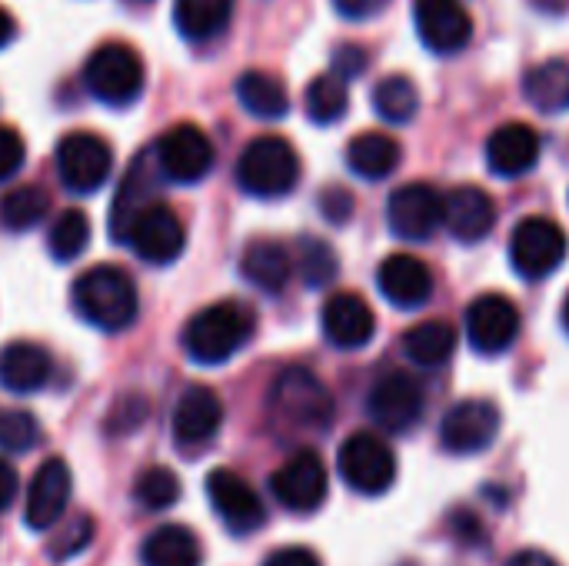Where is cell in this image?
<instances>
[{"label": "cell", "mask_w": 569, "mask_h": 566, "mask_svg": "<svg viewBox=\"0 0 569 566\" xmlns=\"http://www.w3.org/2000/svg\"><path fill=\"white\" fill-rule=\"evenodd\" d=\"M207 497H210L213 514L233 537H250L267 520V510H263V500L257 497V490L227 467H220L207 477Z\"/></svg>", "instance_id": "16"}, {"label": "cell", "mask_w": 569, "mask_h": 566, "mask_svg": "<svg viewBox=\"0 0 569 566\" xmlns=\"http://www.w3.org/2000/svg\"><path fill=\"white\" fill-rule=\"evenodd\" d=\"M70 300L77 317L103 334L127 330L140 314V300L130 274L113 264H97L83 270L70 287Z\"/></svg>", "instance_id": "2"}, {"label": "cell", "mask_w": 569, "mask_h": 566, "mask_svg": "<svg viewBox=\"0 0 569 566\" xmlns=\"http://www.w3.org/2000/svg\"><path fill=\"white\" fill-rule=\"evenodd\" d=\"M457 344H460V334L453 324L447 320H423V324H413L400 347H403V357L420 367V370H437L443 364H450V357L457 354Z\"/></svg>", "instance_id": "26"}, {"label": "cell", "mask_w": 569, "mask_h": 566, "mask_svg": "<svg viewBox=\"0 0 569 566\" xmlns=\"http://www.w3.org/2000/svg\"><path fill=\"white\" fill-rule=\"evenodd\" d=\"M423 410H427V394L420 380L403 370L383 374L367 394V417L373 420L377 430L393 437L410 434L423 420Z\"/></svg>", "instance_id": "8"}, {"label": "cell", "mask_w": 569, "mask_h": 566, "mask_svg": "<svg viewBox=\"0 0 569 566\" xmlns=\"http://www.w3.org/2000/svg\"><path fill=\"white\" fill-rule=\"evenodd\" d=\"M257 334V314L250 304L220 300L203 307L183 327V350L200 367H220L237 357Z\"/></svg>", "instance_id": "1"}, {"label": "cell", "mask_w": 569, "mask_h": 566, "mask_svg": "<svg viewBox=\"0 0 569 566\" xmlns=\"http://www.w3.org/2000/svg\"><path fill=\"white\" fill-rule=\"evenodd\" d=\"M53 377V360L40 344H7L0 350V387L13 397H30L43 390Z\"/></svg>", "instance_id": "25"}, {"label": "cell", "mask_w": 569, "mask_h": 566, "mask_svg": "<svg viewBox=\"0 0 569 566\" xmlns=\"http://www.w3.org/2000/svg\"><path fill=\"white\" fill-rule=\"evenodd\" d=\"M560 320H563V327H567V334H569V294H567V300H563V310H560Z\"/></svg>", "instance_id": "49"}, {"label": "cell", "mask_w": 569, "mask_h": 566, "mask_svg": "<svg viewBox=\"0 0 569 566\" xmlns=\"http://www.w3.org/2000/svg\"><path fill=\"white\" fill-rule=\"evenodd\" d=\"M300 274H303L307 287H327L337 277V254L323 240H303Z\"/></svg>", "instance_id": "40"}, {"label": "cell", "mask_w": 569, "mask_h": 566, "mask_svg": "<svg viewBox=\"0 0 569 566\" xmlns=\"http://www.w3.org/2000/svg\"><path fill=\"white\" fill-rule=\"evenodd\" d=\"M510 264L523 280H547L569 254L567 230L550 217H527L510 234Z\"/></svg>", "instance_id": "7"}, {"label": "cell", "mask_w": 569, "mask_h": 566, "mask_svg": "<svg viewBox=\"0 0 569 566\" xmlns=\"http://www.w3.org/2000/svg\"><path fill=\"white\" fill-rule=\"evenodd\" d=\"M543 140L530 123L510 120L487 137V167L503 180H517L540 163Z\"/></svg>", "instance_id": "22"}, {"label": "cell", "mask_w": 569, "mask_h": 566, "mask_svg": "<svg viewBox=\"0 0 569 566\" xmlns=\"http://www.w3.org/2000/svg\"><path fill=\"white\" fill-rule=\"evenodd\" d=\"M237 183L257 200H280L300 183V157L287 137L267 133L243 147L237 160Z\"/></svg>", "instance_id": "4"}, {"label": "cell", "mask_w": 569, "mask_h": 566, "mask_svg": "<svg viewBox=\"0 0 569 566\" xmlns=\"http://www.w3.org/2000/svg\"><path fill=\"white\" fill-rule=\"evenodd\" d=\"M113 170V150L90 130H73L57 143V177L70 193H97Z\"/></svg>", "instance_id": "9"}, {"label": "cell", "mask_w": 569, "mask_h": 566, "mask_svg": "<svg viewBox=\"0 0 569 566\" xmlns=\"http://www.w3.org/2000/svg\"><path fill=\"white\" fill-rule=\"evenodd\" d=\"M320 210H323V217H327L330 224H347L350 214H353V197H350V190H343V187H327V190L320 193Z\"/></svg>", "instance_id": "43"}, {"label": "cell", "mask_w": 569, "mask_h": 566, "mask_svg": "<svg viewBox=\"0 0 569 566\" xmlns=\"http://www.w3.org/2000/svg\"><path fill=\"white\" fill-rule=\"evenodd\" d=\"M377 287L397 310H420L433 297V274L413 254H390L377 270Z\"/></svg>", "instance_id": "24"}, {"label": "cell", "mask_w": 569, "mask_h": 566, "mask_svg": "<svg viewBox=\"0 0 569 566\" xmlns=\"http://www.w3.org/2000/svg\"><path fill=\"white\" fill-rule=\"evenodd\" d=\"M523 93L540 113H567L569 110V60L550 57L527 70Z\"/></svg>", "instance_id": "31"}, {"label": "cell", "mask_w": 569, "mask_h": 566, "mask_svg": "<svg viewBox=\"0 0 569 566\" xmlns=\"http://www.w3.org/2000/svg\"><path fill=\"white\" fill-rule=\"evenodd\" d=\"M413 23L430 53H457L473 37V17L460 0H413Z\"/></svg>", "instance_id": "18"}, {"label": "cell", "mask_w": 569, "mask_h": 566, "mask_svg": "<svg viewBox=\"0 0 569 566\" xmlns=\"http://www.w3.org/2000/svg\"><path fill=\"white\" fill-rule=\"evenodd\" d=\"M143 57L120 40L100 43L83 63L87 90L107 107H130L143 93Z\"/></svg>", "instance_id": "5"}, {"label": "cell", "mask_w": 569, "mask_h": 566, "mask_svg": "<svg viewBox=\"0 0 569 566\" xmlns=\"http://www.w3.org/2000/svg\"><path fill=\"white\" fill-rule=\"evenodd\" d=\"M387 227L397 240L423 244L443 227V197L437 187L417 180L403 183L387 200Z\"/></svg>", "instance_id": "11"}, {"label": "cell", "mask_w": 569, "mask_h": 566, "mask_svg": "<svg viewBox=\"0 0 569 566\" xmlns=\"http://www.w3.org/2000/svg\"><path fill=\"white\" fill-rule=\"evenodd\" d=\"M157 183H160V167H157V157H153V147L137 153V160L127 167L120 187H117V197H113V207H110V237L117 244L127 247V237L133 230V224L153 207L160 203L157 197Z\"/></svg>", "instance_id": "15"}, {"label": "cell", "mask_w": 569, "mask_h": 566, "mask_svg": "<svg viewBox=\"0 0 569 566\" xmlns=\"http://www.w3.org/2000/svg\"><path fill=\"white\" fill-rule=\"evenodd\" d=\"M127 247L153 267H167L173 264L183 247H187V230L180 224V217L167 207V203H153L130 230Z\"/></svg>", "instance_id": "19"}, {"label": "cell", "mask_w": 569, "mask_h": 566, "mask_svg": "<svg viewBox=\"0 0 569 566\" xmlns=\"http://www.w3.org/2000/svg\"><path fill=\"white\" fill-rule=\"evenodd\" d=\"M70 490H73V477L70 467L60 457H50L37 467L30 487H27V504H23V524L33 534H47L57 530V524L67 514L70 504Z\"/></svg>", "instance_id": "17"}, {"label": "cell", "mask_w": 569, "mask_h": 566, "mask_svg": "<svg viewBox=\"0 0 569 566\" xmlns=\"http://www.w3.org/2000/svg\"><path fill=\"white\" fill-rule=\"evenodd\" d=\"M323 337L337 350H363L377 334V314L360 294H333L320 310Z\"/></svg>", "instance_id": "20"}, {"label": "cell", "mask_w": 569, "mask_h": 566, "mask_svg": "<svg viewBox=\"0 0 569 566\" xmlns=\"http://www.w3.org/2000/svg\"><path fill=\"white\" fill-rule=\"evenodd\" d=\"M13 37H17V23H13V17L0 7V50H3Z\"/></svg>", "instance_id": "48"}, {"label": "cell", "mask_w": 569, "mask_h": 566, "mask_svg": "<svg viewBox=\"0 0 569 566\" xmlns=\"http://www.w3.org/2000/svg\"><path fill=\"white\" fill-rule=\"evenodd\" d=\"M17 497V470L0 457V514L13 504Z\"/></svg>", "instance_id": "46"}, {"label": "cell", "mask_w": 569, "mask_h": 566, "mask_svg": "<svg viewBox=\"0 0 569 566\" xmlns=\"http://www.w3.org/2000/svg\"><path fill=\"white\" fill-rule=\"evenodd\" d=\"M367 67H370V57H367V50H360L357 43H343L340 50H333V67H330V73H337L340 80H353V77H360Z\"/></svg>", "instance_id": "42"}, {"label": "cell", "mask_w": 569, "mask_h": 566, "mask_svg": "<svg viewBox=\"0 0 569 566\" xmlns=\"http://www.w3.org/2000/svg\"><path fill=\"white\" fill-rule=\"evenodd\" d=\"M240 274L247 277L250 287H257L263 294H280L293 277V260L280 244L253 240L240 257Z\"/></svg>", "instance_id": "28"}, {"label": "cell", "mask_w": 569, "mask_h": 566, "mask_svg": "<svg viewBox=\"0 0 569 566\" xmlns=\"http://www.w3.org/2000/svg\"><path fill=\"white\" fill-rule=\"evenodd\" d=\"M90 540H93V520L87 514H77L53 534V540L47 544V557L53 564H67L77 554H83L90 547Z\"/></svg>", "instance_id": "38"}, {"label": "cell", "mask_w": 569, "mask_h": 566, "mask_svg": "<svg viewBox=\"0 0 569 566\" xmlns=\"http://www.w3.org/2000/svg\"><path fill=\"white\" fill-rule=\"evenodd\" d=\"M230 17H233V0H173V27L190 43L220 37Z\"/></svg>", "instance_id": "29"}, {"label": "cell", "mask_w": 569, "mask_h": 566, "mask_svg": "<svg viewBox=\"0 0 569 566\" xmlns=\"http://www.w3.org/2000/svg\"><path fill=\"white\" fill-rule=\"evenodd\" d=\"M373 110L387 123H397V127L410 123L420 113V90H417V83L410 77H403V73L383 77L373 87Z\"/></svg>", "instance_id": "34"}, {"label": "cell", "mask_w": 569, "mask_h": 566, "mask_svg": "<svg viewBox=\"0 0 569 566\" xmlns=\"http://www.w3.org/2000/svg\"><path fill=\"white\" fill-rule=\"evenodd\" d=\"M467 340L480 357L507 354L520 337V310L503 294H480L467 307Z\"/></svg>", "instance_id": "13"}, {"label": "cell", "mask_w": 569, "mask_h": 566, "mask_svg": "<svg viewBox=\"0 0 569 566\" xmlns=\"http://www.w3.org/2000/svg\"><path fill=\"white\" fill-rule=\"evenodd\" d=\"M133 500L150 510V514H160V510H170L177 500H180V480L170 467H147L137 484H133Z\"/></svg>", "instance_id": "37"}, {"label": "cell", "mask_w": 569, "mask_h": 566, "mask_svg": "<svg viewBox=\"0 0 569 566\" xmlns=\"http://www.w3.org/2000/svg\"><path fill=\"white\" fill-rule=\"evenodd\" d=\"M23 157H27V147H23V137L0 123V183L10 180L20 167H23Z\"/></svg>", "instance_id": "41"}, {"label": "cell", "mask_w": 569, "mask_h": 566, "mask_svg": "<svg viewBox=\"0 0 569 566\" xmlns=\"http://www.w3.org/2000/svg\"><path fill=\"white\" fill-rule=\"evenodd\" d=\"M330 490V477L323 460L313 450H297L290 460H283L270 477V494L280 507L293 514H313L323 507Z\"/></svg>", "instance_id": "14"}, {"label": "cell", "mask_w": 569, "mask_h": 566, "mask_svg": "<svg viewBox=\"0 0 569 566\" xmlns=\"http://www.w3.org/2000/svg\"><path fill=\"white\" fill-rule=\"evenodd\" d=\"M337 470H340L343 484L353 494H360V497H380L397 480V457H393V447L380 434L360 430V434H350L340 444Z\"/></svg>", "instance_id": "6"}, {"label": "cell", "mask_w": 569, "mask_h": 566, "mask_svg": "<svg viewBox=\"0 0 569 566\" xmlns=\"http://www.w3.org/2000/svg\"><path fill=\"white\" fill-rule=\"evenodd\" d=\"M500 407L493 400L473 397L460 400L443 414L440 424V447L453 457H477L487 447H493L500 434Z\"/></svg>", "instance_id": "10"}, {"label": "cell", "mask_w": 569, "mask_h": 566, "mask_svg": "<svg viewBox=\"0 0 569 566\" xmlns=\"http://www.w3.org/2000/svg\"><path fill=\"white\" fill-rule=\"evenodd\" d=\"M273 424L293 434H323L333 420V397L317 374L307 367H290L277 377L270 390Z\"/></svg>", "instance_id": "3"}, {"label": "cell", "mask_w": 569, "mask_h": 566, "mask_svg": "<svg viewBox=\"0 0 569 566\" xmlns=\"http://www.w3.org/2000/svg\"><path fill=\"white\" fill-rule=\"evenodd\" d=\"M237 100L243 103V110L250 117H260V120H280V117L290 113L287 83L277 73H267V70H247L237 80Z\"/></svg>", "instance_id": "30"}, {"label": "cell", "mask_w": 569, "mask_h": 566, "mask_svg": "<svg viewBox=\"0 0 569 566\" xmlns=\"http://www.w3.org/2000/svg\"><path fill=\"white\" fill-rule=\"evenodd\" d=\"M40 444V424L27 410H0V450L27 454Z\"/></svg>", "instance_id": "39"}, {"label": "cell", "mask_w": 569, "mask_h": 566, "mask_svg": "<svg viewBox=\"0 0 569 566\" xmlns=\"http://www.w3.org/2000/svg\"><path fill=\"white\" fill-rule=\"evenodd\" d=\"M507 566H560V560L543 550H520L507 560Z\"/></svg>", "instance_id": "47"}, {"label": "cell", "mask_w": 569, "mask_h": 566, "mask_svg": "<svg viewBox=\"0 0 569 566\" xmlns=\"http://www.w3.org/2000/svg\"><path fill=\"white\" fill-rule=\"evenodd\" d=\"M157 167L173 183H200L213 170V143L197 123H173L153 147Z\"/></svg>", "instance_id": "12"}, {"label": "cell", "mask_w": 569, "mask_h": 566, "mask_svg": "<svg viewBox=\"0 0 569 566\" xmlns=\"http://www.w3.org/2000/svg\"><path fill=\"white\" fill-rule=\"evenodd\" d=\"M200 560H203L200 540L180 524H167L153 530L140 547L143 566H200Z\"/></svg>", "instance_id": "32"}, {"label": "cell", "mask_w": 569, "mask_h": 566, "mask_svg": "<svg viewBox=\"0 0 569 566\" xmlns=\"http://www.w3.org/2000/svg\"><path fill=\"white\" fill-rule=\"evenodd\" d=\"M223 424V404L210 387H187L173 407V444L180 450H200L207 447Z\"/></svg>", "instance_id": "21"}, {"label": "cell", "mask_w": 569, "mask_h": 566, "mask_svg": "<svg viewBox=\"0 0 569 566\" xmlns=\"http://www.w3.org/2000/svg\"><path fill=\"white\" fill-rule=\"evenodd\" d=\"M330 3L343 20H370L387 7V0H330Z\"/></svg>", "instance_id": "44"}, {"label": "cell", "mask_w": 569, "mask_h": 566, "mask_svg": "<svg viewBox=\"0 0 569 566\" xmlns=\"http://www.w3.org/2000/svg\"><path fill=\"white\" fill-rule=\"evenodd\" d=\"M263 566H320V557L307 547H283V550L270 554Z\"/></svg>", "instance_id": "45"}, {"label": "cell", "mask_w": 569, "mask_h": 566, "mask_svg": "<svg viewBox=\"0 0 569 566\" xmlns=\"http://www.w3.org/2000/svg\"><path fill=\"white\" fill-rule=\"evenodd\" d=\"M403 160L400 143L383 133V130H367L357 133L347 143V167L360 177V180H387Z\"/></svg>", "instance_id": "27"}, {"label": "cell", "mask_w": 569, "mask_h": 566, "mask_svg": "<svg viewBox=\"0 0 569 566\" xmlns=\"http://www.w3.org/2000/svg\"><path fill=\"white\" fill-rule=\"evenodd\" d=\"M47 214H50V193L37 183L13 187L0 197V224L10 234H23L37 227Z\"/></svg>", "instance_id": "35"}, {"label": "cell", "mask_w": 569, "mask_h": 566, "mask_svg": "<svg viewBox=\"0 0 569 566\" xmlns=\"http://www.w3.org/2000/svg\"><path fill=\"white\" fill-rule=\"evenodd\" d=\"M87 244H90V217L83 210H63L47 234V250L60 264L77 260L87 250Z\"/></svg>", "instance_id": "36"}, {"label": "cell", "mask_w": 569, "mask_h": 566, "mask_svg": "<svg viewBox=\"0 0 569 566\" xmlns=\"http://www.w3.org/2000/svg\"><path fill=\"white\" fill-rule=\"evenodd\" d=\"M303 110L307 117L317 123V127H330L337 120L347 117L350 110V90H347V80H340L337 73H320L307 83V93H303Z\"/></svg>", "instance_id": "33"}, {"label": "cell", "mask_w": 569, "mask_h": 566, "mask_svg": "<svg viewBox=\"0 0 569 566\" xmlns=\"http://www.w3.org/2000/svg\"><path fill=\"white\" fill-rule=\"evenodd\" d=\"M443 227L460 244H480L497 227V203L483 187L463 183L443 197Z\"/></svg>", "instance_id": "23"}]
</instances>
